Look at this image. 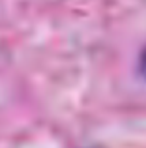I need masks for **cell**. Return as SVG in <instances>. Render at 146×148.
Here are the masks:
<instances>
[{
	"mask_svg": "<svg viewBox=\"0 0 146 148\" xmlns=\"http://www.w3.org/2000/svg\"><path fill=\"white\" fill-rule=\"evenodd\" d=\"M139 73L146 81V49L143 51V54H141V58H139Z\"/></svg>",
	"mask_w": 146,
	"mask_h": 148,
	"instance_id": "6da1fadb",
	"label": "cell"
}]
</instances>
